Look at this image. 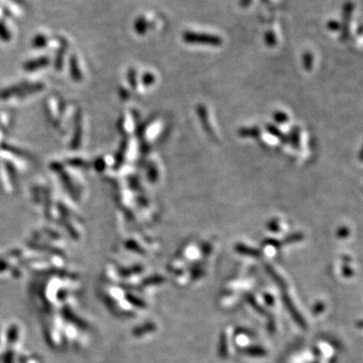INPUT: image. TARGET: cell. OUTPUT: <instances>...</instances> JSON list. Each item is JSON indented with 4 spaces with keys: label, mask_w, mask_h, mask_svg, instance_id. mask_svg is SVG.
<instances>
[{
    "label": "cell",
    "mask_w": 363,
    "mask_h": 363,
    "mask_svg": "<svg viewBox=\"0 0 363 363\" xmlns=\"http://www.w3.org/2000/svg\"><path fill=\"white\" fill-rule=\"evenodd\" d=\"M185 42L190 44H202V45H211V46H220L222 44V40L217 35L206 34V33H196L192 32H186L183 34Z\"/></svg>",
    "instance_id": "obj_1"
},
{
    "label": "cell",
    "mask_w": 363,
    "mask_h": 363,
    "mask_svg": "<svg viewBox=\"0 0 363 363\" xmlns=\"http://www.w3.org/2000/svg\"><path fill=\"white\" fill-rule=\"evenodd\" d=\"M281 301L283 303V305L286 306L287 310L290 312L292 318L294 319V321L299 325L301 328L303 329H306L307 328V323L305 321V319L303 318V316L301 315V313L297 311L293 303V301L291 300V297L287 295V294H282L281 295Z\"/></svg>",
    "instance_id": "obj_2"
},
{
    "label": "cell",
    "mask_w": 363,
    "mask_h": 363,
    "mask_svg": "<svg viewBox=\"0 0 363 363\" xmlns=\"http://www.w3.org/2000/svg\"><path fill=\"white\" fill-rule=\"evenodd\" d=\"M353 11V4L351 2H346L343 8V36L348 35V29H349V21L351 18V15Z\"/></svg>",
    "instance_id": "obj_3"
},
{
    "label": "cell",
    "mask_w": 363,
    "mask_h": 363,
    "mask_svg": "<svg viewBox=\"0 0 363 363\" xmlns=\"http://www.w3.org/2000/svg\"><path fill=\"white\" fill-rule=\"evenodd\" d=\"M242 351L245 355L251 356V357H264L267 354V351L264 347L257 346V345L246 347L242 350Z\"/></svg>",
    "instance_id": "obj_4"
},
{
    "label": "cell",
    "mask_w": 363,
    "mask_h": 363,
    "mask_svg": "<svg viewBox=\"0 0 363 363\" xmlns=\"http://www.w3.org/2000/svg\"><path fill=\"white\" fill-rule=\"evenodd\" d=\"M265 270L268 272L269 277H270L272 280H275V282L278 284V286H279L281 290H283V291H286V290H287V288H288L287 282L284 281V280H283V279H282V278L278 274V272H277L274 268H272L269 264H265Z\"/></svg>",
    "instance_id": "obj_5"
},
{
    "label": "cell",
    "mask_w": 363,
    "mask_h": 363,
    "mask_svg": "<svg viewBox=\"0 0 363 363\" xmlns=\"http://www.w3.org/2000/svg\"><path fill=\"white\" fill-rule=\"evenodd\" d=\"M218 355L220 358H226L228 355V344H227V336L225 333H222L220 336L219 345H218Z\"/></svg>",
    "instance_id": "obj_6"
},
{
    "label": "cell",
    "mask_w": 363,
    "mask_h": 363,
    "mask_svg": "<svg viewBox=\"0 0 363 363\" xmlns=\"http://www.w3.org/2000/svg\"><path fill=\"white\" fill-rule=\"evenodd\" d=\"M236 249H237L238 252H240L242 254H245V255H251V256H259V255H261V253H259L257 250L249 248H246L245 245H241V244L236 246Z\"/></svg>",
    "instance_id": "obj_7"
},
{
    "label": "cell",
    "mask_w": 363,
    "mask_h": 363,
    "mask_svg": "<svg viewBox=\"0 0 363 363\" xmlns=\"http://www.w3.org/2000/svg\"><path fill=\"white\" fill-rule=\"evenodd\" d=\"M246 300H248V303L253 307L254 310L257 311V312H259V313L263 314V315H265V314H266L265 311H264L261 306H259V304H257V302L255 301V299L253 297V296H251V295H248V296H246Z\"/></svg>",
    "instance_id": "obj_8"
},
{
    "label": "cell",
    "mask_w": 363,
    "mask_h": 363,
    "mask_svg": "<svg viewBox=\"0 0 363 363\" xmlns=\"http://www.w3.org/2000/svg\"><path fill=\"white\" fill-rule=\"evenodd\" d=\"M324 310H325V304L322 303V302H319V303H317V304L314 306V308H313V310H312V313H313L314 316H317V315L323 313V311H324Z\"/></svg>",
    "instance_id": "obj_9"
},
{
    "label": "cell",
    "mask_w": 363,
    "mask_h": 363,
    "mask_svg": "<svg viewBox=\"0 0 363 363\" xmlns=\"http://www.w3.org/2000/svg\"><path fill=\"white\" fill-rule=\"evenodd\" d=\"M328 28L331 31H337V30L340 29V24L335 20H331V21L328 22Z\"/></svg>",
    "instance_id": "obj_10"
},
{
    "label": "cell",
    "mask_w": 363,
    "mask_h": 363,
    "mask_svg": "<svg viewBox=\"0 0 363 363\" xmlns=\"http://www.w3.org/2000/svg\"><path fill=\"white\" fill-rule=\"evenodd\" d=\"M343 275H344V277L350 278V277H352L353 271H352V269L350 268L348 265H344V267H343Z\"/></svg>",
    "instance_id": "obj_11"
},
{
    "label": "cell",
    "mask_w": 363,
    "mask_h": 363,
    "mask_svg": "<svg viewBox=\"0 0 363 363\" xmlns=\"http://www.w3.org/2000/svg\"><path fill=\"white\" fill-rule=\"evenodd\" d=\"M264 301H265V303H266L268 306H272V305L275 304V299H274V297H272V296L269 295V294L264 295Z\"/></svg>",
    "instance_id": "obj_12"
},
{
    "label": "cell",
    "mask_w": 363,
    "mask_h": 363,
    "mask_svg": "<svg viewBox=\"0 0 363 363\" xmlns=\"http://www.w3.org/2000/svg\"><path fill=\"white\" fill-rule=\"evenodd\" d=\"M267 329H268V331H269L270 333H274V332L276 331V323H275V321L272 320V319H271V320L269 321V323H268Z\"/></svg>",
    "instance_id": "obj_13"
},
{
    "label": "cell",
    "mask_w": 363,
    "mask_h": 363,
    "mask_svg": "<svg viewBox=\"0 0 363 363\" xmlns=\"http://www.w3.org/2000/svg\"><path fill=\"white\" fill-rule=\"evenodd\" d=\"M250 2H251V0H241L240 5L243 6V7H246V6H248L250 4Z\"/></svg>",
    "instance_id": "obj_14"
},
{
    "label": "cell",
    "mask_w": 363,
    "mask_h": 363,
    "mask_svg": "<svg viewBox=\"0 0 363 363\" xmlns=\"http://www.w3.org/2000/svg\"><path fill=\"white\" fill-rule=\"evenodd\" d=\"M300 238H301V236H300V235H297V237H296V239H300ZM291 239H294V238H289V239H288V240H289V241H290V240H291Z\"/></svg>",
    "instance_id": "obj_15"
},
{
    "label": "cell",
    "mask_w": 363,
    "mask_h": 363,
    "mask_svg": "<svg viewBox=\"0 0 363 363\" xmlns=\"http://www.w3.org/2000/svg\"><path fill=\"white\" fill-rule=\"evenodd\" d=\"M315 363H317V362H315Z\"/></svg>",
    "instance_id": "obj_16"
}]
</instances>
